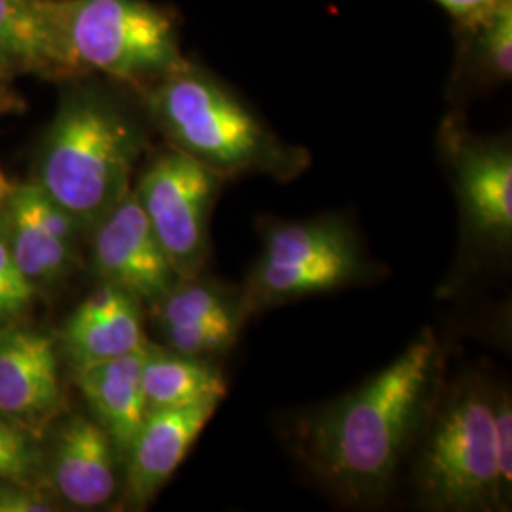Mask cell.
<instances>
[{
	"label": "cell",
	"instance_id": "26",
	"mask_svg": "<svg viewBox=\"0 0 512 512\" xmlns=\"http://www.w3.org/2000/svg\"><path fill=\"white\" fill-rule=\"evenodd\" d=\"M12 188H14V184L10 183L8 179H6V175L2 173V169H0V207L6 203L8 200V196H10V192H12Z\"/></svg>",
	"mask_w": 512,
	"mask_h": 512
},
{
	"label": "cell",
	"instance_id": "16",
	"mask_svg": "<svg viewBox=\"0 0 512 512\" xmlns=\"http://www.w3.org/2000/svg\"><path fill=\"white\" fill-rule=\"evenodd\" d=\"M148 346L76 370V385L90 414L109 433L122 463L148 412L143 391Z\"/></svg>",
	"mask_w": 512,
	"mask_h": 512
},
{
	"label": "cell",
	"instance_id": "12",
	"mask_svg": "<svg viewBox=\"0 0 512 512\" xmlns=\"http://www.w3.org/2000/svg\"><path fill=\"white\" fill-rule=\"evenodd\" d=\"M61 408L54 338L23 323L0 330V416L40 437Z\"/></svg>",
	"mask_w": 512,
	"mask_h": 512
},
{
	"label": "cell",
	"instance_id": "5",
	"mask_svg": "<svg viewBox=\"0 0 512 512\" xmlns=\"http://www.w3.org/2000/svg\"><path fill=\"white\" fill-rule=\"evenodd\" d=\"M258 232L262 255L243 285L251 313L340 291L374 274L357 234L336 215L300 222L260 219Z\"/></svg>",
	"mask_w": 512,
	"mask_h": 512
},
{
	"label": "cell",
	"instance_id": "25",
	"mask_svg": "<svg viewBox=\"0 0 512 512\" xmlns=\"http://www.w3.org/2000/svg\"><path fill=\"white\" fill-rule=\"evenodd\" d=\"M21 107H23V103L19 101L18 95L12 92V90L0 80V116L18 112Z\"/></svg>",
	"mask_w": 512,
	"mask_h": 512
},
{
	"label": "cell",
	"instance_id": "11",
	"mask_svg": "<svg viewBox=\"0 0 512 512\" xmlns=\"http://www.w3.org/2000/svg\"><path fill=\"white\" fill-rule=\"evenodd\" d=\"M4 207L14 260L38 291L73 272L78 243L86 232L37 181L16 184Z\"/></svg>",
	"mask_w": 512,
	"mask_h": 512
},
{
	"label": "cell",
	"instance_id": "19",
	"mask_svg": "<svg viewBox=\"0 0 512 512\" xmlns=\"http://www.w3.org/2000/svg\"><path fill=\"white\" fill-rule=\"evenodd\" d=\"M458 61L454 90L458 95L488 90L512 76V0L499 4L490 16L456 29Z\"/></svg>",
	"mask_w": 512,
	"mask_h": 512
},
{
	"label": "cell",
	"instance_id": "21",
	"mask_svg": "<svg viewBox=\"0 0 512 512\" xmlns=\"http://www.w3.org/2000/svg\"><path fill=\"white\" fill-rule=\"evenodd\" d=\"M40 437L0 416V478L44 484V450Z\"/></svg>",
	"mask_w": 512,
	"mask_h": 512
},
{
	"label": "cell",
	"instance_id": "7",
	"mask_svg": "<svg viewBox=\"0 0 512 512\" xmlns=\"http://www.w3.org/2000/svg\"><path fill=\"white\" fill-rule=\"evenodd\" d=\"M440 154L458 192L465 247L505 255L512 245V150L505 137H480L459 114L442 120Z\"/></svg>",
	"mask_w": 512,
	"mask_h": 512
},
{
	"label": "cell",
	"instance_id": "4",
	"mask_svg": "<svg viewBox=\"0 0 512 512\" xmlns=\"http://www.w3.org/2000/svg\"><path fill=\"white\" fill-rule=\"evenodd\" d=\"M494 391L469 376L440 397L421 435L414 482L421 507L435 512L509 511L495 463Z\"/></svg>",
	"mask_w": 512,
	"mask_h": 512
},
{
	"label": "cell",
	"instance_id": "20",
	"mask_svg": "<svg viewBox=\"0 0 512 512\" xmlns=\"http://www.w3.org/2000/svg\"><path fill=\"white\" fill-rule=\"evenodd\" d=\"M40 291L21 274L10 249L8 215L0 207V330L21 325L35 308Z\"/></svg>",
	"mask_w": 512,
	"mask_h": 512
},
{
	"label": "cell",
	"instance_id": "10",
	"mask_svg": "<svg viewBox=\"0 0 512 512\" xmlns=\"http://www.w3.org/2000/svg\"><path fill=\"white\" fill-rule=\"evenodd\" d=\"M150 311L164 348L200 359L226 355L251 315L243 287L202 274L181 279Z\"/></svg>",
	"mask_w": 512,
	"mask_h": 512
},
{
	"label": "cell",
	"instance_id": "9",
	"mask_svg": "<svg viewBox=\"0 0 512 512\" xmlns=\"http://www.w3.org/2000/svg\"><path fill=\"white\" fill-rule=\"evenodd\" d=\"M88 234L99 281L128 291L145 308H152L181 281L133 190L110 207Z\"/></svg>",
	"mask_w": 512,
	"mask_h": 512
},
{
	"label": "cell",
	"instance_id": "18",
	"mask_svg": "<svg viewBox=\"0 0 512 512\" xmlns=\"http://www.w3.org/2000/svg\"><path fill=\"white\" fill-rule=\"evenodd\" d=\"M147 410L222 403L228 384L211 359L190 357L150 344L143 366Z\"/></svg>",
	"mask_w": 512,
	"mask_h": 512
},
{
	"label": "cell",
	"instance_id": "6",
	"mask_svg": "<svg viewBox=\"0 0 512 512\" xmlns=\"http://www.w3.org/2000/svg\"><path fill=\"white\" fill-rule=\"evenodd\" d=\"M74 71L145 90L184 61L175 19L147 0H59Z\"/></svg>",
	"mask_w": 512,
	"mask_h": 512
},
{
	"label": "cell",
	"instance_id": "1",
	"mask_svg": "<svg viewBox=\"0 0 512 512\" xmlns=\"http://www.w3.org/2000/svg\"><path fill=\"white\" fill-rule=\"evenodd\" d=\"M444 349L423 329L374 378L296 423L298 458L340 501H384L442 397Z\"/></svg>",
	"mask_w": 512,
	"mask_h": 512
},
{
	"label": "cell",
	"instance_id": "13",
	"mask_svg": "<svg viewBox=\"0 0 512 512\" xmlns=\"http://www.w3.org/2000/svg\"><path fill=\"white\" fill-rule=\"evenodd\" d=\"M122 458L109 433L92 416L74 414L57 423L44 478L65 503L76 509H99L120 494Z\"/></svg>",
	"mask_w": 512,
	"mask_h": 512
},
{
	"label": "cell",
	"instance_id": "3",
	"mask_svg": "<svg viewBox=\"0 0 512 512\" xmlns=\"http://www.w3.org/2000/svg\"><path fill=\"white\" fill-rule=\"evenodd\" d=\"M143 124L112 93L78 86L55 112L38 154V186L88 234L131 190Z\"/></svg>",
	"mask_w": 512,
	"mask_h": 512
},
{
	"label": "cell",
	"instance_id": "17",
	"mask_svg": "<svg viewBox=\"0 0 512 512\" xmlns=\"http://www.w3.org/2000/svg\"><path fill=\"white\" fill-rule=\"evenodd\" d=\"M0 71L76 73L59 0H0Z\"/></svg>",
	"mask_w": 512,
	"mask_h": 512
},
{
	"label": "cell",
	"instance_id": "22",
	"mask_svg": "<svg viewBox=\"0 0 512 512\" xmlns=\"http://www.w3.org/2000/svg\"><path fill=\"white\" fill-rule=\"evenodd\" d=\"M494 420L495 463L501 497L505 507L511 509L512 501V401L511 395L505 389L494 391Z\"/></svg>",
	"mask_w": 512,
	"mask_h": 512
},
{
	"label": "cell",
	"instance_id": "2",
	"mask_svg": "<svg viewBox=\"0 0 512 512\" xmlns=\"http://www.w3.org/2000/svg\"><path fill=\"white\" fill-rule=\"evenodd\" d=\"M169 147L179 148L224 181L268 175L289 183L310 167V152L281 141L215 74L190 61L143 90Z\"/></svg>",
	"mask_w": 512,
	"mask_h": 512
},
{
	"label": "cell",
	"instance_id": "23",
	"mask_svg": "<svg viewBox=\"0 0 512 512\" xmlns=\"http://www.w3.org/2000/svg\"><path fill=\"white\" fill-rule=\"evenodd\" d=\"M57 511L54 501L42 492V486L0 478V512Z\"/></svg>",
	"mask_w": 512,
	"mask_h": 512
},
{
	"label": "cell",
	"instance_id": "8",
	"mask_svg": "<svg viewBox=\"0 0 512 512\" xmlns=\"http://www.w3.org/2000/svg\"><path fill=\"white\" fill-rule=\"evenodd\" d=\"M224 183L183 150L169 147L152 158L131 188L181 279L202 274L211 211Z\"/></svg>",
	"mask_w": 512,
	"mask_h": 512
},
{
	"label": "cell",
	"instance_id": "24",
	"mask_svg": "<svg viewBox=\"0 0 512 512\" xmlns=\"http://www.w3.org/2000/svg\"><path fill=\"white\" fill-rule=\"evenodd\" d=\"M435 2L450 18L454 19L456 29H463L490 16L505 0H435Z\"/></svg>",
	"mask_w": 512,
	"mask_h": 512
},
{
	"label": "cell",
	"instance_id": "15",
	"mask_svg": "<svg viewBox=\"0 0 512 512\" xmlns=\"http://www.w3.org/2000/svg\"><path fill=\"white\" fill-rule=\"evenodd\" d=\"M147 342L141 300L103 281L71 313L63 329V348L74 370L128 355Z\"/></svg>",
	"mask_w": 512,
	"mask_h": 512
},
{
	"label": "cell",
	"instance_id": "14",
	"mask_svg": "<svg viewBox=\"0 0 512 512\" xmlns=\"http://www.w3.org/2000/svg\"><path fill=\"white\" fill-rule=\"evenodd\" d=\"M220 403L150 410L124 459V495L145 509L183 463Z\"/></svg>",
	"mask_w": 512,
	"mask_h": 512
}]
</instances>
